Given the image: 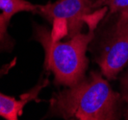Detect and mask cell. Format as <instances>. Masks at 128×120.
Returning a JSON list of instances; mask_svg holds the SVG:
<instances>
[{
	"label": "cell",
	"instance_id": "cell-1",
	"mask_svg": "<svg viewBox=\"0 0 128 120\" xmlns=\"http://www.w3.org/2000/svg\"><path fill=\"white\" fill-rule=\"evenodd\" d=\"M120 99L102 73L92 71L75 85L54 93L49 112L64 119L114 120L120 116Z\"/></svg>",
	"mask_w": 128,
	"mask_h": 120
},
{
	"label": "cell",
	"instance_id": "cell-2",
	"mask_svg": "<svg viewBox=\"0 0 128 120\" xmlns=\"http://www.w3.org/2000/svg\"><path fill=\"white\" fill-rule=\"evenodd\" d=\"M94 36V31L89 30L87 34L79 33L66 41L54 40L49 30L36 27L34 38L44 47L45 68L53 73L56 85L71 87L85 77L89 65L86 53Z\"/></svg>",
	"mask_w": 128,
	"mask_h": 120
},
{
	"label": "cell",
	"instance_id": "cell-3",
	"mask_svg": "<svg viewBox=\"0 0 128 120\" xmlns=\"http://www.w3.org/2000/svg\"><path fill=\"white\" fill-rule=\"evenodd\" d=\"M96 61L107 80H114L128 63L127 13L118 14L113 32Z\"/></svg>",
	"mask_w": 128,
	"mask_h": 120
},
{
	"label": "cell",
	"instance_id": "cell-4",
	"mask_svg": "<svg viewBox=\"0 0 128 120\" xmlns=\"http://www.w3.org/2000/svg\"><path fill=\"white\" fill-rule=\"evenodd\" d=\"M94 0H56L45 5H38L36 13L49 22L55 19H64L68 22L70 38L81 33L84 24H88L92 14L96 12Z\"/></svg>",
	"mask_w": 128,
	"mask_h": 120
},
{
	"label": "cell",
	"instance_id": "cell-5",
	"mask_svg": "<svg viewBox=\"0 0 128 120\" xmlns=\"http://www.w3.org/2000/svg\"><path fill=\"white\" fill-rule=\"evenodd\" d=\"M16 63V59L2 66L0 68V78L12 69ZM42 88V86L36 87L30 93L23 95L20 100H18L14 97L0 92V116L6 120H18L23 113V109L25 105L30 100L35 99V97L37 96Z\"/></svg>",
	"mask_w": 128,
	"mask_h": 120
},
{
	"label": "cell",
	"instance_id": "cell-6",
	"mask_svg": "<svg viewBox=\"0 0 128 120\" xmlns=\"http://www.w3.org/2000/svg\"><path fill=\"white\" fill-rule=\"evenodd\" d=\"M38 5L32 4L26 0H0V11L1 13L9 21L16 13L21 12H32L36 13Z\"/></svg>",
	"mask_w": 128,
	"mask_h": 120
},
{
	"label": "cell",
	"instance_id": "cell-7",
	"mask_svg": "<svg viewBox=\"0 0 128 120\" xmlns=\"http://www.w3.org/2000/svg\"><path fill=\"white\" fill-rule=\"evenodd\" d=\"M96 9L107 7L111 13H128V0H96Z\"/></svg>",
	"mask_w": 128,
	"mask_h": 120
},
{
	"label": "cell",
	"instance_id": "cell-8",
	"mask_svg": "<svg viewBox=\"0 0 128 120\" xmlns=\"http://www.w3.org/2000/svg\"><path fill=\"white\" fill-rule=\"evenodd\" d=\"M9 24V20L0 13V43L3 42L8 37L7 28Z\"/></svg>",
	"mask_w": 128,
	"mask_h": 120
},
{
	"label": "cell",
	"instance_id": "cell-9",
	"mask_svg": "<svg viewBox=\"0 0 128 120\" xmlns=\"http://www.w3.org/2000/svg\"><path fill=\"white\" fill-rule=\"evenodd\" d=\"M122 95H123L124 101L126 102V105H127L126 113H125V118L128 119V73L122 79Z\"/></svg>",
	"mask_w": 128,
	"mask_h": 120
},
{
	"label": "cell",
	"instance_id": "cell-10",
	"mask_svg": "<svg viewBox=\"0 0 128 120\" xmlns=\"http://www.w3.org/2000/svg\"><path fill=\"white\" fill-rule=\"evenodd\" d=\"M96 0H94V2H96Z\"/></svg>",
	"mask_w": 128,
	"mask_h": 120
}]
</instances>
